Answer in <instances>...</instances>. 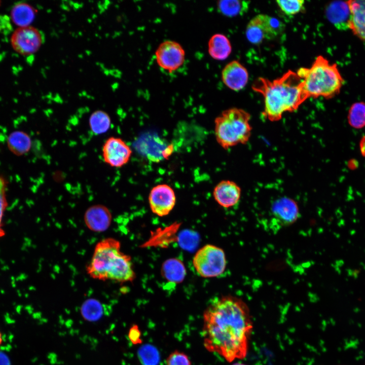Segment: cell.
I'll return each instance as SVG.
<instances>
[{"instance_id": "obj_1", "label": "cell", "mask_w": 365, "mask_h": 365, "mask_svg": "<svg viewBox=\"0 0 365 365\" xmlns=\"http://www.w3.org/2000/svg\"><path fill=\"white\" fill-rule=\"evenodd\" d=\"M203 344L231 362L244 358L253 328L250 311L240 298L231 295L214 298L203 315Z\"/></svg>"}, {"instance_id": "obj_2", "label": "cell", "mask_w": 365, "mask_h": 365, "mask_svg": "<svg viewBox=\"0 0 365 365\" xmlns=\"http://www.w3.org/2000/svg\"><path fill=\"white\" fill-rule=\"evenodd\" d=\"M251 88L264 98L263 115L271 121L280 120L285 112H292L308 98L304 83L296 72L288 70L275 80L259 77Z\"/></svg>"}, {"instance_id": "obj_3", "label": "cell", "mask_w": 365, "mask_h": 365, "mask_svg": "<svg viewBox=\"0 0 365 365\" xmlns=\"http://www.w3.org/2000/svg\"><path fill=\"white\" fill-rule=\"evenodd\" d=\"M86 270L90 277L100 281L125 283L136 277L131 257L122 252L120 242L112 237L96 243Z\"/></svg>"}, {"instance_id": "obj_4", "label": "cell", "mask_w": 365, "mask_h": 365, "mask_svg": "<svg viewBox=\"0 0 365 365\" xmlns=\"http://www.w3.org/2000/svg\"><path fill=\"white\" fill-rule=\"evenodd\" d=\"M297 74L309 98H332L340 93L345 82L338 65L322 55L317 56L311 67H301Z\"/></svg>"}, {"instance_id": "obj_5", "label": "cell", "mask_w": 365, "mask_h": 365, "mask_svg": "<svg viewBox=\"0 0 365 365\" xmlns=\"http://www.w3.org/2000/svg\"><path fill=\"white\" fill-rule=\"evenodd\" d=\"M250 115L237 107L224 110L214 120V134L217 143L228 149L246 143L251 135Z\"/></svg>"}, {"instance_id": "obj_6", "label": "cell", "mask_w": 365, "mask_h": 365, "mask_svg": "<svg viewBox=\"0 0 365 365\" xmlns=\"http://www.w3.org/2000/svg\"><path fill=\"white\" fill-rule=\"evenodd\" d=\"M196 272L204 278L216 277L225 271L227 260L224 250L216 245L206 244L199 249L193 259Z\"/></svg>"}, {"instance_id": "obj_7", "label": "cell", "mask_w": 365, "mask_h": 365, "mask_svg": "<svg viewBox=\"0 0 365 365\" xmlns=\"http://www.w3.org/2000/svg\"><path fill=\"white\" fill-rule=\"evenodd\" d=\"M284 30V24L280 20L267 14L257 15L248 23L245 35L253 44H259L265 40H273Z\"/></svg>"}, {"instance_id": "obj_8", "label": "cell", "mask_w": 365, "mask_h": 365, "mask_svg": "<svg viewBox=\"0 0 365 365\" xmlns=\"http://www.w3.org/2000/svg\"><path fill=\"white\" fill-rule=\"evenodd\" d=\"M41 31L32 26L18 27L11 37V46L17 53L28 56L36 53L43 43Z\"/></svg>"}, {"instance_id": "obj_9", "label": "cell", "mask_w": 365, "mask_h": 365, "mask_svg": "<svg viewBox=\"0 0 365 365\" xmlns=\"http://www.w3.org/2000/svg\"><path fill=\"white\" fill-rule=\"evenodd\" d=\"M155 58L157 64L161 68L171 73L184 64L185 51L178 43L167 40L158 46L155 52Z\"/></svg>"}, {"instance_id": "obj_10", "label": "cell", "mask_w": 365, "mask_h": 365, "mask_svg": "<svg viewBox=\"0 0 365 365\" xmlns=\"http://www.w3.org/2000/svg\"><path fill=\"white\" fill-rule=\"evenodd\" d=\"M104 162L114 168H121L129 161L132 151L131 148L122 138L112 136L104 142L102 148Z\"/></svg>"}, {"instance_id": "obj_11", "label": "cell", "mask_w": 365, "mask_h": 365, "mask_svg": "<svg viewBox=\"0 0 365 365\" xmlns=\"http://www.w3.org/2000/svg\"><path fill=\"white\" fill-rule=\"evenodd\" d=\"M176 199L173 189L165 184L154 186L150 191L148 198L152 212L161 217L170 213L175 206Z\"/></svg>"}, {"instance_id": "obj_12", "label": "cell", "mask_w": 365, "mask_h": 365, "mask_svg": "<svg viewBox=\"0 0 365 365\" xmlns=\"http://www.w3.org/2000/svg\"><path fill=\"white\" fill-rule=\"evenodd\" d=\"M112 214L110 209L102 204L90 206L84 215V223L91 231L101 233L108 229L112 221Z\"/></svg>"}, {"instance_id": "obj_13", "label": "cell", "mask_w": 365, "mask_h": 365, "mask_svg": "<svg viewBox=\"0 0 365 365\" xmlns=\"http://www.w3.org/2000/svg\"><path fill=\"white\" fill-rule=\"evenodd\" d=\"M271 212L274 220L280 226L292 224L299 215L297 203L293 199L286 197L279 198L273 203Z\"/></svg>"}, {"instance_id": "obj_14", "label": "cell", "mask_w": 365, "mask_h": 365, "mask_svg": "<svg viewBox=\"0 0 365 365\" xmlns=\"http://www.w3.org/2000/svg\"><path fill=\"white\" fill-rule=\"evenodd\" d=\"M222 79L229 89L238 91L246 85L248 81V73L241 63L233 60L224 67L222 71Z\"/></svg>"}, {"instance_id": "obj_15", "label": "cell", "mask_w": 365, "mask_h": 365, "mask_svg": "<svg viewBox=\"0 0 365 365\" xmlns=\"http://www.w3.org/2000/svg\"><path fill=\"white\" fill-rule=\"evenodd\" d=\"M241 195L240 187L234 181L223 180L214 188L213 196L222 207L230 208L236 205Z\"/></svg>"}, {"instance_id": "obj_16", "label": "cell", "mask_w": 365, "mask_h": 365, "mask_svg": "<svg viewBox=\"0 0 365 365\" xmlns=\"http://www.w3.org/2000/svg\"><path fill=\"white\" fill-rule=\"evenodd\" d=\"M325 14L327 20L338 29H349L350 10L347 1H334L325 7Z\"/></svg>"}, {"instance_id": "obj_17", "label": "cell", "mask_w": 365, "mask_h": 365, "mask_svg": "<svg viewBox=\"0 0 365 365\" xmlns=\"http://www.w3.org/2000/svg\"><path fill=\"white\" fill-rule=\"evenodd\" d=\"M347 2L350 10L349 29L354 35L365 42V0Z\"/></svg>"}, {"instance_id": "obj_18", "label": "cell", "mask_w": 365, "mask_h": 365, "mask_svg": "<svg viewBox=\"0 0 365 365\" xmlns=\"http://www.w3.org/2000/svg\"><path fill=\"white\" fill-rule=\"evenodd\" d=\"M208 51L214 59L223 60L227 58L232 52V46L228 38L224 34L216 33L209 39Z\"/></svg>"}, {"instance_id": "obj_19", "label": "cell", "mask_w": 365, "mask_h": 365, "mask_svg": "<svg viewBox=\"0 0 365 365\" xmlns=\"http://www.w3.org/2000/svg\"><path fill=\"white\" fill-rule=\"evenodd\" d=\"M162 276L167 281L179 283L185 279L187 271L183 263L178 259L173 258L166 260L161 268Z\"/></svg>"}, {"instance_id": "obj_20", "label": "cell", "mask_w": 365, "mask_h": 365, "mask_svg": "<svg viewBox=\"0 0 365 365\" xmlns=\"http://www.w3.org/2000/svg\"><path fill=\"white\" fill-rule=\"evenodd\" d=\"M36 14V9L27 3L15 5L11 10V18L18 27L30 26Z\"/></svg>"}, {"instance_id": "obj_21", "label": "cell", "mask_w": 365, "mask_h": 365, "mask_svg": "<svg viewBox=\"0 0 365 365\" xmlns=\"http://www.w3.org/2000/svg\"><path fill=\"white\" fill-rule=\"evenodd\" d=\"M250 1L226 0L217 2V8L224 15L235 17L246 13L249 8Z\"/></svg>"}, {"instance_id": "obj_22", "label": "cell", "mask_w": 365, "mask_h": 365, "mask_svg": "<svg viewBox=\"0 0 365 365\" xmlns=\"http://www.w3.org/2000/svg\"><path fill=\"white\" fill-rule=\"evenodd\" d=\"M89 125L91 131L96 135L106 133L111 126L110 115L104 111L98 110L93 112L89 118Z\"/></svg>"}, {"instance_id": "obj_23", "label": "cell", "mask_w": 365, "mask_h": 365, "mask_svg": "<svg viewBox=\"0 0 365 365\" xmlns=\"http://www.w3.org/2000/svg\"><path fill=\"white\" fill-rule=\"evenodd\" d=\"M8 143L13 152L16 154L20 155L27 153L31 145V141L29 136L22 132H15L11 134L9 137Z\"/></svg>"}, {"instance_id": "obj_24", "label": "cell", "mask_w": 365, "mask_h": 365, "mask_svg": "<svg viewBox=\"0 0 365 365\" xmlns=\"http://www.w3.org/2000/svg\"><path fill=\"white\" fill-rule=\"evenodd\" d=\"M348 121L354 128L365 126V102H356L351 105L348 111Z\"/></svg>"}, {"instance_id": "obj_25", "label": "cell", "mask_w": 365, "mask_h": 365, "mask_svg": "<svg viewBox=\"0 0 365 365\" xmlns=\"http://www.w3.org/2000/svg\"><path fill=\"white\" fill-rule=\"evenodd\" d=\"M81 313L85 319L90 321H96L102 315V305L95 299L87 300L82 306Z\"/></svg>"}, {"instance_id": "obj_26", "label": "cell", "mask_w": 365, "mask_h": 365, "mask_svg": "<svg viewBox=\"0 0 365 365\" xmlns=\"http://www.w3.org/2000/svg\"><path fill=\"white\" fill-rule=\"evenodd\" d=\"M138 355L143 365H157L159 362L158 351L152 345L141 346L138 351Z\"/></svg>"}, {"instance_id": "obj_27", "label": "cell", "mask_w": 365, "mask_h": 365, "mask_svg": "<svg viewBox=\"0 0 365 365\" xmlns=\"http://www.w3.org/2000/svg\"><path fill=\"white\" fill-rule=\"evenodd\" d=\"M276 3L283 13L290 16L302 11L304 8L305 1L303 0H278L276 1Z\"/></svg>"}, {"instance_id": "obj_28", "label": "cell", "mask_w": 365, "mask_h": 365, "mask_svg": "<svg viewBox=\"0 0 365 365\" xmlns=\"http://www.w3.org/2000/svg\"><path fill=\"white\" fill-rule=\"evenodd\" d=\"M167 365H191L188 356L184 353L175 350L166 359Z\"/></svg>"}, {"instance_id": "obj_29", "label": "cell", "mask_w": 365, "mask_h": 365, "mask_svg": "<svg viewBox=\"0 0 365 365\" xmlns=\"http://www.w3.org/2000/svg\"><path fill=\"white\" fill-rule=\"evenodd\" d=\"M8 181L4 176L0 174V223H2L4 212L8 206L7 191Z\"/></svg>"}, {"instance_id": "obj_30", "label": "cell", "mask_w": 365, "mask_h": 365, "mask_svg": "<svg viewBox=\"0 0 365 365\" xmlns=\"http://www.w3.org/2000/svg\"><path fill=\"white\" fill-rule=\"evenodd\" d=\"M140 335L141 333L137 325H133L130 328L129 332V338L133 344H136L141 342Z\"/></svg>"}, {"instance_id": "obj_31", "label": "cell", "mask_w": 365, "mask_h": 365, "mask_svg": "<svg viewBox=\"0 0 365 365\" xmlns=\"http://www.w3.org/2000/svg\"><path fill=\"white\" fill-rule=\"evenodd\" d=\"M0 365H10L8 357L3 352H0Z\"/></svg>"}, {"instance_id": "obj_32", "label": "cell", "mask_w": 365, "mask_h": 365, "mask_svg": "<svg viewBox=\"0 0 365 365\" xmlns=\"http://www.w3.org/2000/svg\"><path fill=\"white\" fill-rule=\"evenodd\" d=\"M360 148L361 154L365 156V137H363L361 140Z\"/></svg>"}, {"instance_id": "obj_33", "label": "cell", "mask_w": 365, "mask_h": 365, "mask_svg": "<svg viewBox=\"0 0 365 365\" xmlns=\"http://www.w3.org/2000/svg\"><path fill=\"white\" fill-rule=\"evenodd\" d=\"M5 235L4 230L3 229L2 227V223H0V237L3 236Z\"/></svg>"}, {"instance_id": "obj_34", "label": "cell", "mask_w": 365, "mask_h": 365, "mask_svg": "<svg viewBox=\"0 0 365 365\" xmlns=\"http://www.w3.org/2000/svg\"><path fill=\"white\" fill-rule=\"evenodd\" d=\"M2 342H3V337H2V334L0 332V346L2 344Z\"/></svg>"}, {"instance_id": "obj_35", "label": "cell", "mask_w": 365, "mask_h": 365, "mask_svg": "<svg viewBox=\"0 0 365 365\" xmlns=\"http://www.w3.org/2000/svg\"><path fill=\"white\" fill-rule=\"evenodd\" d=\"M231 365H247V364H245L244 363H240V362H237V363L232 364Z\"/></svg>"}, {"instance_id": "obj_36", "label": "cell", "mask_w": 365, "mask_h": 365, "mask_svg": "<svg viewBox=\"0 0 365 365\" xmlns=\"http://www.w3.org/2000/svg\"><path fill=\"white\" fill-rule=\"evenodd\" d=\"M1 1H0V6H1Z\"/></svg>"}]
</instances>
